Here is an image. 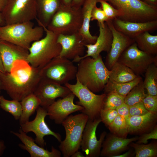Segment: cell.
<instances>
[{
  "instance_id": "1",
  "label": "cell",
  "mask_w": 157,
  "mask_h": 157,
  "mask_svg": "<svg viewBox=\"0 0 157 157\" xmlns=\"http://www.w3.org/2000/svg\"><path fill=\"white\" fill-rule=\"evenodd\" d=\"M42 78L40 69L33 67L26 60H17L9 72L0 74L1 89L12 99L20 101L33 93Z\"/></svg>"
},
{
  "instance_id": "2",
  "label": "cell",
  "mask_w": 157,
  "mask_h": 157,
  "mask_svg": "<svg viewBox=\"0 0 157 157\" xmlns=\"http://www.w3.org/2000/svg\"><path fill=\"white\" fill-rule=\"evenodd\" d=\"M78 63L76 79L94 93L103 90L109 80L110 71L101 54L96 58H84Z\"/></svg>"
},
{
  "instance_id": "3",
  "label": "cell",
  "mask_w": 157,
  "mask_h": 157,
  "mask_svg": "<svg viewBox=\"0 0 157 157\" xmlns=\"http://www.w3.org/2000/svg\"><path fill=\"white\" fill-rule=\"evenodd\" d=\"M44 31L31 21L0 26V40L14 44L27 50L31 44L42 38Z\"/></svg>"
},
{
  "instance_id": "4",
  "label": "cell",
  "mask_w": 157,
  "mask_h": 157,
  "mask_svg": "<svg viewBox=\"0 0 157 157\" xmlns=\"http://www.w3.org/2000/svg\"><path fill=\"white\" fill-rule=\"evenodd\" d=\"M42 27L46 32V35L31 44L28 49L29 53L26 59L32 66L40 69L59 56L61 49L57 42L58 35L47 27Z\"/></svg>"
},
{
  "instance_id": "5",
  "label": "cell",
  "mask_w": 157,
  "mask_h": 157,
  "mask_svg": "<svg viewBox=\"0 0 157 157\" xmlns=\"http://www.w3.org/2000/svg\"><path fill=\"white\" fill-rule=\"evenodd\" d=\"M104 0L119 11L118 18L121 20L144 22L157 20V6L141 0Z\"/></svg>"
},
{
  "instance_id": "6",
  "label": "cell",
  "mask_w": 157,
  "mask_h": 157,
  "mask_svg": "<svg viewBox=\"0 0 157 157\" xmlns=\"http://www.w3.org/2000/svg\"><path fill=\"white\" fill-rule=\"evenodd\" d=\"M88 119L86 115L82 113L68 116L62 123L66 136L60 142L59 148L63 157H70L80 149L83 132Z\"/></svg>"
},
{
  "instance_id": "7",
  "label": "cell",
  "mask_w": 157,
  "mask_h": 157,
  "mask_svg": "<svg viewBox=\"0 0 157 157\" xmlns=\"http://www.w3.org/2000/svg\"><path fill=\"white\" fill-rule=\"evenodd\" d=\"M82 23L81 7L61 5L47 28L58 35H70L79 32Z\"/></svg>"
},
{
  "instance_id": "8",
  "label": "cell",
  "mask_w": 157,
  "mask_h": 157,
  "mask_svg": "<svg viewBox=\"0 0 157 157\" xmlns=\"http://www.w3.org/2000/svg\"><path fill=\"white\" fill-rule=\"evenodd\" d=\"M74 84L69 83L64 85L78 99L76 104L83 107L81 112L86 115L89 119L93 120L100 117L104 99L106 94H97L90 90L76 79Z\"/></svg>"
},
{
  "instance_id": "9",
  "label": "cell",
  "mask_w": 157,
  "mask_h": 157,
  "mask_svg": "<svg viewBox=\"0 0 157 157\" xmlns=\"http://www.w3.org/2000/svg\"><path fill=\"white\" fill-rule=\"evenodd\" d=\"M73 63L59 56L56 57L40 69L42 77L65 85L76 78L77 67Z\"/></svg>"
},
{
  "instance_id": "10",
  "label": "cell",
  "mask_w": 157,
  "mask_h": 157,
  "mask_svg": "<svg viewBox=\"0 0 157 157\" xmlns=\"http://www.w3.org/2000/svg\"><path fill=\"white\" fill-rule=\"evenodd\" d=\"M1 13L6 24L22 23L36 19L35 0H7Z\"/></svg>"
},
{
  "instance_id": "11",
  "label": "cell",
  "mask_w": 157,
  "mask_h": 157,
  "mask_svg": "<svg viewBox=\"0 0 157 157\" xmlns=\"http://www.w3.org/2000/svg\"><path fill=\"white\" fill-rule=\"evenodd\" d=\"M157 55L153 56L140 50L135 42L123 52L117 61L127 66L137 75L144 73L152 63L157 65Z\"/></svg>"
},
{
  "instance_id": "12",
  "label": "cell",
  "mask_w": 157,
  "mask_h": 157,
  "mask_svg": "<svg viewBox=\"0 0 157 157\" xmlns=\"http://www.w3.org/2000/svg\"><path fill=\"white\" fill-rule=\"evenodd\" d=\"M36 111V114L33 120L20 125L22 131L26 133L29 132L33 133L36 136L35 142L44 148L46 145L44 138L46 135L53 136L60 142L62 141L60 135L52 131L45 122V117L48 115L47 109L40 106Z\"/></svg>"
},
{
  "instance_id": "13",
  "label": "cell",
  "mask_w": 157,
  "mask_h": 157,
  "mask_svg": "<svg viewBox=\"0 0 157 157\" xmlns=\"http://www.w3.org/2000/svg\"><path fill=\"white\" fill-rule=\"evenodd\" d=\"M101 122L100 117L93 120L88 119L84 129L81 147L85 153L86 157H98L100 156L102 145L106 132L101 133L98 140L96 136L97 126Z\"/></svg>"
},
{
  "instance_id": "14",
  "label": "cell",
  "mask_w": 157,
  "mask_h": 157,
  "mask_svg": "<svg viewBox=\"0 0 157 157\" xmlns=\"http://www.w3.org/2000/svg\"><path fill=\"white\" fill-rule=\"evenodd\" d=\"M71 92L65 85L42 78L33 94L40 100V106L46 108L56 101V98L64 97Z\"/></svg>"
},
{
  "instance_id": "15",
  "label": "cell",
  "mask_w": 157,
  "mask_h": 157,
  "mask_svg": "<svg viewBox=\"0 0 157 157\" xmlns=\"http://www.w3.org/2000/svg\"><path fill=\"white\" fill-rule=\"evenodd\" d=\"M75 96L72 92L48 106L47 109L49 118L55 123L61 124L70 114L84 109L82 106L74 103Z\"/></svg>"
},
{
  "instance_id": "16",
  "label": "cell",
  "mask_w": 157,
  "mask_h": 157,
  "mask_svg": "<svg viewBox=\"0 0 157 157\" xmlns=\"http://www.w3.org/2000/svg\"><path fill=\"white\" fill-rule=\"evenodd\" d=\"M112 32L113 39L111 47L106 56L105 65L110 70L123 53L130 45L135 42L132 39L116 30L111 20L106 22Z\"/></svg>"
},
{
  "instance_id": "17",
  "label": "cell",
  "mask_w": 157,
  "mask_h": 157,
  "mask_svg": "<svg viewBox=\"0 0 157 157\" xmlns=\"http://www.w3.org/2000/svg\"><path fill=\"white\" fill-rule=\"evenodd\" d=\"M57 42L61 49L59 56L74 60L84 55L85 44L78 32L72 34L58 35Z\"/></svg>"
},
{
  "instance_id": "18",
  "label": "cell",
  "mask_w": 157,
  "mask_h": 157,
  "mask_svg": "<svg viewBox=\"0 0 157 157\" xmlns=\"http://www.w3.org/2000/svg\"><path fill=\"white\" fill-rule=\"evenodd\" d=\"M99 34L95 42L93 44H86V54L77 58L72 61L78 62L81 59L88 57L93 58H97L102 51L108 53L110 51L112 43L113 37L111 30L106 22L102 25L98 23Z\"/></svg>"
},
{
  "instance_id": "19",
  "label": "cell",
  "mask_w": 157,
  "mask_h": 157,
  "mask_svg": "<svg viewBox=\"0 0 157 157\" xmlns=\"http://www.w3.org/2000/svg\"><path fill=\"white\" fill-rule=\"evenodd\" d=\"M112 22L116 30L133 39L144 32L153 31L157 29V20L134 22L124 21L116 18Z\"/></svg>"
},
{
  "instance_id": "20",
  "label": "cell",
  "mask_w": 157,
  "mask_h": 157,
  "mask_svg": "<svg viewBox=\"0 0 157 157\" xmlns=\"http://www.w3.org/2000/svg\"><path fill=\"white\" fill-rule=\"evenodd\" d=\"M11 133L18 137L22 143L19 144V147L22 149L27 151L31 157H60L61 153L60 151L51 147L50 151L44 147L38 145L35 140L29 136L23 131L20 128L18 132L11 131Z\"/></svg>"
},
{
  "instance_id": "21",
  "label": "cell",
  "mask_w": 157,
  "mask_h": 157,
  "mask_svg": "<svg viewBox=\"0 0 157 157\" xmlns=\"http://www.w3.org/2000/svg\"><path fill=\"white\" fill-rule=\"evenodd\" d=\"M28 51L19 46L0 40V56L5 72H9L16 60H26Z\"/></svg>"
},
{
  "instance_id": "22",
  "label": "cell",
  "mask_w": 157,
  "mask_h": 157,
  "mask_svg": "<svg viewBox=\"0 0 157 157\" xmlns=\"http://www.w3.org/2000/svg\"><path fill=\"white\" fill-rule=\"evenodd\" d=\"M138 138L136 136L129 138H124L112 133L109 134L103 142L100 156L102 157H114L120 154L128 148L129 145L138 140Z\"/></svg>"
},
{
  "instance_id": "23",
  "label": "cell",
  "mask_w": 157,
  "mask_h": 157,
  "mask_svg": "<svg viewBox=\"0 0 157 157\" xmlns=\"http://www.w3.org/2000/svg\"><path fill=\"white\" fill-rule=\"evenodd\" d=\"M36 19L38 25L47 27L62 5L60 0H35Z\"/></svg>"
},
{
  "instance_id": "24",
  "label": "cell",
  "mask_w": 157,
  "mask_h": 157,
  "mask_svg": "<svg viewBox=\"0 0 157 157\" xmlns=\"http://www.w3.org/2000/svg\"><path fill=\"white\" fill-rule=\"evenodd\" d=\"M157 118V113L150 112L142 115L130 116L127 121L128 133H143L152 129Z\"/></svg>"
},
{
  "instance_id": "25",
  "label": "cell",
  "mask_w": 157,
  "mask_h": 157,
  "mask_svg": "<svg viewBox=\"0 0 157 157\" xmlns=\"http://www.w3.org/2000/svg\"><path fill=\"white\" fill-rule=\"evenodd\" d=\"M99 0H85L81 7L82 23L78 32L85 44H93L97 36L92 35L90 31L91 13L93 8L99 3Z\"/></svg>"
},
{
  "instance_id": "26",
  "label": "cell",
  "mask_w": 157,
  "mask_h": 157,
  "mask_svg": "<svg viewBox=\"0 0 157 157\" xmlns=\"http://www.w3.org/2000/svg\"><path fill=\"white\" fill-rule=\"evenodd\" d=\"M109 80L117 83L131 81L138 76L130 68L117 61L110 70Z\"/></svg>"
},
{
  "instance_id": "27",
  "label": "cell",
  "mask_w": 157,
  "mask_h": 157,
  "mask_svg": "<svg viewBox=\"0 0 157 157\" xmlns=\"http://www.w3.org/2000/svg\"><path fill=\"white\" fill-rule=\"evenodd\" d=\"M22 106V114L19 119L20 125L28 122L30 117L34 114L40 106V101L38 97L33 93L23 99L20 101Z\"/></svg>"
},
{
  "instance_id": "28",
  "label": "cell",
  "mask_w": 157,
  "mask_h": 157,
  "mask_svg": "<svg viewBox=\"0 0 157 157\" xmlns=\"http://www.w3.org/2000/svg\"><path fill=\"white\" fill-rule=\"evenodd\" d=\"M134 39L140 50L153 56L157 55V35H152L149 32L145 31Z\"/></svg>"
},
{
  "instance_id": "29",
  "label": "cell",
  "mask_w": 157,
  "mask_h": 157,
  "mask_svg": "<svg viewBox=\"0 0 157 157\" xmlns=\"http://www.w3.org/2000/svg\"><path fill=\"white\" fill-rule=\"evenodd\" d=\"M142 79V78L140 76H138L133 80L126 83H117L108 80L103 90L104 93L107 94L110 92H114L124 98Z\"/></svg>"
},
{
  "instance_id": "30",
  "label": "cell",
  "mask_w": 157,
  "mask_h": 157,
  "mask_svg": "<svg viewBox=\"0 0 157 157\" xmlns=\"http://www.w3.org/2000/svg\"><path fill=\"white\" fill-rule=\"evenodd\" d=\"M145 73V78L143 83L147 94L157 95V65L154 63L150 64Z\"/></svg>"
},
{
  "instance_id": "31",
  "label": "cell",
  "mask_w": 157,
  "mask_h": 157,
  "mask_svg": "<svg viewBox=\"0 0 157 157\" xmlns=\"http://www.w3.org/2000/svg\"><path fill=\"white\" fill-rule=\"evenodd\" d=\"M145 90L142 79L124 97V102L130 106L142 101L147 94L145 93Z\"/></svg>"
},
{
  "instance_id": "32",
  "label": "cell",
  "mask_w": 157,
  "mask_h": 157,
  "mask_svg": "<svg viewBox=\"0 0 157 157\" xmlns=\"http://www.w3.org/2000/svg\"><path fill=\"white\" fill-rule=\"evenodd\" d=\"M0 108L11 114L15 120L20 119L22 112L20 101L14 99L7 100L3 96L0 95Z\"/></svg>"
},
{
  "instance_id": "33",
  "label": "cell",
  "mask_w": 157,
  "mask_h": 157,
  "mask_svg": "<svg viewBox=\"0 0 157 157\" xmlns=\"http://www.w3.org/2000/svg\"><path fill=\"white\" fill-rule=\"evenodd\" d=\"M131 146L134 149L135 157H156L157 156L156 142L148 144H139L132 142Z\"/></svg>"
},
{
  "instance_id": "34",
  "label": "cell",
  "mask_w": 157,
  "mask_h": 157,
  "mask_svg": "<svg viewBox=\"0 0 157 157\" xmlns=\"http://www.w3.org/2000/svg\"><path fill=\"white\" fill-rule=\"evenodd\" d=\"M108 127L112 134L119 137L126 138L128 133V124L122 116L118 115Z\"/></svg>"
},
{
  "instance_id": "35",
  "label": "cell",
  "mask_w": 157,
  "mask_h": 157,
  "mask_svg": "<svg viewBox=\"0 0 157 157\" xmlns=\"http://www.w3.org/2000/svg\"><path fill=\"white\" fill-rule=\"evenodd\" d=\"M106 94L102 109L104 110L116 109L124 102V98L117 93L110 92Z\"/></svg>"
},
{
  "instance_id": "36",
  "label": "cell",
  "mask_w": 157,
  "mask_h": 157,
  "mask_svg": "<svg viewBox=\"0 0 157 157\" xmlns=\"http://www.w3.org/2000/svg\"><path fill=\"white\" fill-rule=\"evenodd\" d=\"M101 6L106 16L109 20H112L116 18H118L120 15L119 11L114 8L107 2L104 0H99Z\"/></svg>"
},
{
  "instance_id": "37",
  "label": "cell",
  "mask_w": 157,
  "mask_h": 157,
  "mask_svg": "<svg viewBox=\"0 0 157 157\" xmlns=\"http://www.w3.org/2000/svg\"><path fill=\"white\" fill-rule=\"evenodd\" d=\"M118 115L116 109L105 110L102 109L100 114V117L101 122L108 127Z\"/></svg>"
},
{
  "instance_id": "38",
  "label": "cell",
  "mask_w": 157,
  "mask_h": 157,
  "mask_svg": "<svg viewBox=\"0 0 157 157\" xmlns=\"http://www.w3.org/2000/svg\"><path fill=\"white\" fill-rule=\"evenodd\" d=\"M108 20H109L101 7L98 8L96 5L93 8L91 13V21L97 20L98 23L103 25L105 22Z\"/></svg>"
},
{
  "instance_id": "39",
  "label": "cell",
  "mask_w": 157,
  "mask_h": 157,
  "mask_svg": "<svg viewBox=\"0 0 157 157\" xmlns=\"http://www.w3.org/2000/svg\"><path fill=\"white\" fill-rule=\"evenodd\" d=\"M142 102L148 111L157 113V95H151L147 94Z\"/></svg>"
},
{
  "instance_id": "40",
  "label": "cell",
  "mask_w": 157,
  "mask_h": 157,
  "mask_svg": "<svg viewBox=\"0 0 157 157\" xmlns=\"http://www.w3.org/2000/svg\"><path fill=\"white\" fill-rule=\"evenodd\" d=\"M149 112L145 108L142 101L129 106L130 117L142 115Z\"/></svg>"
},
{
  "instance_id": "41",
  "label": "cell",
  "mask_w": 157,
  "mask_h": 157,
  "mask_svg": "<svg viewBox=\"0 0 157 157\" xmlns=\"http://www.w3.org/2000/svg\"><path fill=\"white\" fill-rule=\"evenodd\" d=\"M157 139V126L155 125L151 131L149 133H144L138 137L137 144H146L149 140Z\"/></svg>"
},
{
  "instance_id": "42",
  "label": "cell",
  "mask_w": 157,
  "mask_h": 157,
  "mask_svg": "<svg viewBox=\"0 0 157 157\" xmlns=\"http://www.w3.org/2000/svg\"><path fill=\"white\" fill-rule=\"evenodd\" d=\"M116 110L119 115L124 117L126 121L130 117L129 106L124 102L118 107Z\"/></svg>"
},
{
  "instance_id": "43",
  "label": "cell",
  "mask_w": 157,
  "mask_h": 157,
  "mask_svg": "<svg viewBox=\"0 0 157 157\" xmlns=\"http://www.w3.org/2000/svg\"><path fill=\"white\" fill-rule=\"evenodd\" d=\"M85 0H73L71 6L75 7L81 8Z\"/></svg>"
},
{
  "instance_id": "44",
  "label": "cell",
  "mask_w": 157,
  "mask_h": 157,
  "mask_svg": "<svg viewBox=\"0 0 157 157\" xmlns=\"http://www.w3.org/2000/svg\"><path fill=\"white\" fill-rule=\"evenodd\" d=\"M6 148L4 142L0 139V156L3 154Z\"/></svg>"
},
{
  "instance_id": "45",
  "label": "cell",
  "mask_w": 157,
  "mask_h": 157,
  "mask_svg": "<svg viewBox=\"0 0 157 157\" xmlns=\"http://www.w3.org/2000/svg\"><path fill=\"white\" fill-rule=\"evenodd\" d=\"M132 151L131 150H129L126 153L122 154L115 156L114 157H130L132 154Z\"/></svg>"
},
{
  "instance_id": "46",
  "label": "cell",
  "mask_w": 157,
  "mask_h": 157,
  "mask_svg": "<svg viewBox=\"0 0 157 157\" xmlns=\"http://www.w3.org/2000/svg\"><path fill=\"white\" fill-rule=\"evenodd\" d=\"M62 5L71 6L73 0H60Z\"/></svg>"
},
{
  "instance_id": "47",
  "label": "cell",
  "mask_w": 157,
  "mask_h": 157,
  "mask_svg": "<svg viewBox=\"0 0 157 157\" xmlns=\"http://www.w3.org/2000/svg\"><path fill=\"white\" fill-rule=\"evenodd\" d=\"M7 1V0H0V13L3 10Z\"/></svg>"
},
{
  "instance_id": "48",
  "label": "cell",
  "mask_w": 157,
  "mask_h": 157,
  "mask_svg": "<svg viewBox=\"0 0 157 157\" xmlns=\"http://www.w3.org/2000/svg\"><path fill=\"white\" fill-rule=\"evenodd\" d=\"M72 157H85L82 153L78 151L73 153L71 156Z\"/></svg>"
},
{
  "instance_id": "49",
  "label": "cell",
  "mask_w": 157,
  "mask_h": 157,
  "mask_svg": "<svg viewBox=\"0 0 157 157\" xmlns=\"http://www.w3.org/2000/svg\"><path fill=\"white\" fill-rule=\"evenodd\" d=\"M144 1L150 5L157 6V0H144Z\"/></svg>"
},
{
  "instance_id": "50",
  "label": "cell",
  "mask_w": 157,
  "mask_h": 157,
  "mask_svg": "<svg viewBox=\"0 0 157 157\" xmlns=\"http://www.w3.org/2000/svg\"><path fill=\"white\" fill-rule=\"evenodd\" d=\"M5 72L3 63L0 56V74Z\"/></svg>"
},
{
  "instance_id": "51",
  "label": "cell",
  "mask_w": 157,
  "mask_h": 157,
  "mask_svg": "<svg viewBox=\"0 0 157 157\" xmlns=\"http://www.w3.org/2000/svg\"><path fill=\"white\" fill-rule=\"evenodd\" d=\"M6 25L5 21L1 13H0V26Z\"/></svg>"
},
{
  "instance_id": "52",
  "label": "cell",
  "mask_w": 157,
  "mask_h": 157,
  "mask_svg": "<svg viewBox=\"0 0 157 157\" xmlns=\"http://www.w3.org/2000/svg\"><path fill=\"white\" fill-rule=\"evenodd\" d=\"M1 81H0V94L1 91Z\"/></svg>"
},
{
  "instance_id": "53",
  "label": "cell",
  "mask_w": 157,
  "mask_h": 157,
  "mask_svg": "<svg viewBox=\"0 0 157 157\" xmlns=\"http://www.w3.org/2000/svg\"><path fill=\"white\" fill-rule=\"evenodd\" d=\"M141 0L143 1H144V0Z\"/></svg>"
},
{
  "instance_id": "54",
  "label": "cell",
  "mask_w": 157,
  "mask_h": 157,
  "mask_svg": "<svg viewBox=\"0 0 157 157\" xmlns=\"http://www.w3.org/2000/svg\"></svg>"
}]
</instances>
